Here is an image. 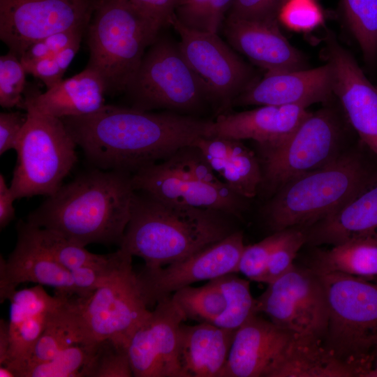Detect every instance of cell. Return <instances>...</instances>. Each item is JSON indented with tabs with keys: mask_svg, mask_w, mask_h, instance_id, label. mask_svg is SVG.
<instances>
[{
	"mask_svg": "<svg viewBox=\"0 0 377 377\" xmlns=\"http://www.w3.org/2000/svg\"><path fill=\"white\" fill-rule=\"evenodd\" d=\"M61 120L96 168L132 175L208 136L213 121L171 111L152 112L113 105Z\"/></svg>",
	"mask_w": 377,
	"mask_h": 377,
	"instance_id": "1",
	"label": "cell"
},
{
	"mask_svg": "<svg viewBox=\"0 0 377 377\" xmlns=\"http://www.w3.org/2000/svg\"><path fill=\"white\" fill-rule=\"evenodd\" d=\"M135 191L132 174L95 168L62 185L28 215L27 221L83 246L120 245Z\"/></svg>",
	"mask_w": 377,
	"mask_h": 377,
	"instance_id": "2",
	"label": "cell"
},
{
	"mask_svg": "<svg viewBox=\"0 0 377 377\" xmlns=\"http://www.w3.org/2000/svg\"><path fill=\"white\" fill-rule=\"evenodd\" d=\"M226 212L181 206L135 191L119 248L158 268L179 261L235 232Z\"/></svg>",
	"mask_w": 377,
	"mask_h": 377,
	"instance_id": "3",
	"label": "cell"
},
{
	"mask_svg": "<svg viewBox=\"0 0 377 377\" xmlns=\"http://www.w3.org/2000/svg\"><path fill=\"white\" fill-rule=\"evenodd\" d=\"M377 183V157L360 141L330 163L281 186L265 206L274 232L307 228L335 212Z\"/></svg>",
	"mask_w": 377,
	"mask_h": 377,
	"instance_id": "4",
	"label": "cell"
},
{
	"mask_svg": "<svg viewBox=\"0 0 377 377\" xmlns=\"http://www.w3.org/2000/svg\"><path fill=\"white\" fill-rule=\"evenodd\" d=\"M86 29L87 67L101 76L111 94L125 91L161 30L128 0H95Z\"/></svg>",
	"mask_w": 377,
	"mask_h": 377,
	"instance_id": "5",
	"label": "cell"
},
{
	"mask_svg": "<svg viewBox=\"0 0 377 377\" xmlns=\"http://www.w3.org/2000/svg\"><path fill=\"white\" fill-rule=\"evenodd\" d=\"M319 274L329 311L324 346L355 377H365L377 348V283L341 273Z\"/></svg>",
	"mask_w": 377,
	"mask_h": 377,
	"instance_id": "6",
	"label": "cell"
},
{
	"mask_svg": "<svg viewBox=\"0 0 377 377\" xmlns=\"http://www.w3.org/2000/svg\"><path fill=\"white\" fill-rule=\"evenodd\" d=\"M124 93L131 107L144 111L165 109L195 116L211 105L179 43L160 34L147 50Z\"/></svg>",
	"mask_w": 377,
	"mask_h": 377,
	"instance_id": "7",
	"label": "cell"
},
{
	"mask_svg": "<svg viewBox=\"0 0 377 377\" xmlns=\"http://www.w3.org/2000/svg\"><path fill=\"white\" fill-rule=\"evenodd\" d=\"M344 135L338 112L325 106L310 112L282 142L257 145L262 172L259 191L272 196L289 180L330 163L345 151Z\"/></svg>",
	"mask_w": 377,
	"mask_h": 377,
	"instance_id": "8",
	"label": "cell"
},
{
	"mask_svg": "<svg viewBox=\"0 0 377 377\" xmlns=\"http://www.w3.org/2000/svg\"><path fill=\"white\" fill-rule=\"evenodd\" d=\"M10 188L15 199L53 195L77 162L76 143L59 118L27 109Z\"/></svg>",
	"mask_w": 377,
	"mask_h": 377,
	"instance_id": "9",
	"label": "cell"
},
{
	"mask_svg": "<svg viewBox=\"0 0 377 377\" xmlns=\"http://www.w3.org/2000/svg\"><path fill=\"white\" fill-rule=\"evenodd\" d=\"M256 300L258 313L295 338L324 341L328 325L327 295L319 274L296 266L267 284Z\"/></svg>",
	"mask_w": 377,
	"mask_h": 377,
	"instance_id": "10",
	"label": "cell"
},
{
	"mask_svg": "<svg viewBox=\"0 0 377 377\" xmlns=\"http://www.w3.org/2000/svg\"><path fill=\"white\" fill-rule=\"evenodd\" d=\"M170 25L178 33L180 50L204 84L211 105L219 114L228 112L234 100L258 80L254 69L217 34L188 28L175 15Z\"/></svg>",
	"mask_w": 377,
	"mask_h": 377,
	"instance_id": "11",
	"label": "cell"
},
{
	"mask_svg": "<svg viewBox=\"0 0 377 377\" xmlns=\"http://www.w3.org/2000/svg\"><path fill=\"white\" fill-rule=\"evenodd\" d=\"M78 299L87 329L94 341L110 338L128 346L132 334L151 313L142 296L132 260L90 296Z\"/></svg>",
	"mask_w": 377,
	"mask_h": 377,
	"instance_id": "12",
	"label": "cell"
},
{
	"mask_svg": "<svg viewBox=\"0 0 377 377\" xmlns=\"http://www.w3.org/2000/svg\"><path fill=\"white\" fill-rule=\"evenodd\" d=\"M95 0H0V38L18 57L32 43L87 28Z\"/></svg>",
	"mask_w": 377,
	"mask_h": 377,
	"instance_id": "13",
	"label": "cell"
},
{
	"mask_svg": "<svg viewBox=\"0 0 377 377\" xmlns=\"http://www.w3.org/2000/svg\"><path fill=\"white\" fill-rule=\"evenodd\" d=\"M242 231L235 230L179 261L158 268H144L137 273L142 296L148 306L191 284L237 273L244 248Z\"/></svg>",
	"mask_w": 377,
	"mask_h": 377,
	"instance_id": "14",
	"label": "cell"
},
{
	"mask_svg": "<svg viewBox=\"0 0 377 377\" xmlns=\"http://www.w3.org/2000/svg\"><path fill=\"white\" fill-rule=\"evenodd\" d=\"M186 320L171 295L156 304L128 343L133 376L185 377L179 361V330Z\"/></svg>",
	"mask_w": 377,
	"mask_h": 377,
	"instance_id": "15",
	"label": "cell"
},
{
	"mask_svg": "<svg viewBox=\"0 0 377 377\" xmlns=\"http://www.w3.org/2000/svg\"><path fill=\"white\" fill-rule=\"evenodd\" d=\"M325 42V57L334 73V95L360 141L377 157V88L334 33H327Z\"/></svg>",
	"mask_w": 377,
	"mask_h": 377,
	"instance_id": "16",
	"label": "cell"
},
{
	"mask_svg": "<svg viewBox=\"0 0 377 377\" xmlns=\"http://www.w3.org/2000/svg\"><path fill=\"white\" fill-rule=\"evenodd\" d=\"M16 245L7 260L0 257V302L8 300L17 286L32 282L54 288V293L75 295L71 272L58 263L37 239L31 224L20 221Z\"/></svg>",
	"mask_w": 377,
	"mask_h": 377,
	"instance_id": "17",
	"label": "cell"
},
{
	"mask_svg": "<svg viewBox=\"0 0 377 377\" xmlns=\"http://www.w3.org/2000/svg\"><path fill=\"white\" fill-rule=\"evenodd\" d=\"M135 191L181 206L212 209L241 216L246 198L228 186H216L175 174L161 163L143 168L132 175Z\"/></svg>",
	"mask_w": 377,
	"mask_h": 377,
	"instance_id": "18",
	"label": "cell"
},
{
	"mask_svg": "<svg viewBox=\"0 0 377 377\" xmlns=\"http://www.w3.org/2000/svg\"><path fill=\"white\" fill-rule=\"evenodd\" d=\"M334 73L329 62L313 69L267 72L233 101L235 105H297L328 103L334 95Z\"/></svg>",
	"mask_w": 377,
	"mask_h": 377,
	"instance_id": "19",
	"label": "cell"
},
{
	"mask_svg": "<svg viewBox=\"0 0 377 377\" xmlns=\"http://www.w3.org/2000/svg\"><path fill=\"white\" fill-rule=\"evenodd\" d=\"M293 338L256 314L235 332L221 377H269Z\"/></svg>",
	"mask_w": 377,
	"mask_h": 377,
	"instance_id": "20",
	"label": "cell"
},
{
	"mask_svg": "<svg viewBox=\"0 0 377 377\" xmlns=\"http://www.w3.org/2000/svg\"><path fill=\"white\" fill-rule=\"evenodd\" d=\"M223 25L229 43L267 72L305 69V57L281 34L279 21L226 17Z\"/></svg>",
	"mask_w": 377,
	"mask_h": 377,
	"instance_id": "21",
	"label": "cell"
},
{
	"mask_svg": "<svg viewBox=\"0 0 377 377\" xmlns=\"http://www.w3.org/2000/svg\"><path fill=\"white\" fill-rule=\"evenodd\" d=\"M306 108L297 105H261L247 111L226 112L212 121L208 136L251 139L260 145H276L293 133L309 114Z\"/></svg>",
	"mask_w": 377,
	"mask_h": 377,
	"instance_id": "22",
	"label": "cell"
},
{
	"mask_svg": "<svg viewBox=\"0 0 377 377\" xmlns=\"http://www.w3.org/2000/svg\"><path fill=\"white\" fill-rule=\"evenodd\" d=\"M66 296H52L42 285L15 290L9 298L10 349L8 361L17 377V370L31 357L51 313Z\"/></svg>",
	"mask_w": 377,
	"mask_h": 377,
	"instance_id": "23",
	"label": "cell"
},
{
	"mask_svg": "<svg viewBox=\"0 0 377 377\" xmlns=\"http://www.w3.org/2000/svg\"><path fill=\"white\" fill-rule=\"evenodd\" d=\"M106 87L101 76L86 67L71 77L62 80L43 93H31L21 108L64 119L94 113L105 104Z\"/></svg>",
	"mask_w": 377,
	"mask_h": 377,
	"instance_id": "24",
	"label": "cell"
},
{
	"mask_svg": "<svg viewBox=\"0 0 377 377\" xmlns=\"http://www.w3.org/2000/svg\"><path fill=\"white\" fill-rule=\"evenodd\" d=\"M193 143L232 191L246 199L258 194L262 183L260 161L256 154L240 140L203 136Z\"/></svg>",
	"mask_w": 377,
	"mask_h": 377,
	"instance_id": "25",
	"label": "cell"
},
{
	"mask_svg": "<svg viewBox=\"0 0 377 377\" xmlns=\"http://www.w3.org/2000/svg\"><path fill=\"white\" fill-rule=\"evenodd\" d=\"M236 330L210 323L181 324L179 355L185 377H221Z\"/></svg>",
	"mask_w": 377,
	"mask_h": 377,
	"instance_id": "26",
	"label": "cell"
},
{
	"mask_svg": "<svg viewBox=\"0 0 377 377\" xmlns=\"http://www.w3.org/2000/svg\"><path fill=\"white\" fill-rule=\"evenodd\" d=\"M304 230L306 244L313 246H334L355 237H377V183Z\"/></svg>",
	"mask_w": 377,
	"mask_h": 377,
	"instance_id": "27",
	"label": "cell"
},
{
	"mask_svg": "<svg viewBox=\"0 0 377 377\" xmlns=\"http://www.w3.org/2000/svg\"><path fill=\"white\" fill-rule=\"evenodd\" d=\"M84 323L77 296L64 297L50 315L29 360L20 367L44 362L60 351L94 342Z\"/></svg>",
	"mask_w": 377,
	"mask_h": 377,
	"instance_id": "28",
	"label": "cell"
},
{
	"mask_svg": "<svg viewBox=\"0 0 377 377\" xmlns=\"http://www.w3.org/2000/svg\"><path fill=\"white\" fill-rule=\"evenodd\" d=\"M323 341L293 337L269 377H354Z\"/></svg>",
	"mask_w": 377,
	"mask_h": 377,
	"instance_id": "29",
	"label": "cell"
},
{
	"mask_svg": "<svg viewBox=\"0 0 377 377\" xmlns=\"http://www.w3.org/2000/svg\"><path fill=\"white\" fill-rule=\"evenodd\" d=\"M318 274L341 273L364 279L377 278V237H355L317 251L309 267Z\"/></svg>",
	"mask_w": 377,
	"mask_h": 377,
	"instance_id": "30",
	"label": "cell"
},
{
	"mask_svg": "<svg viewBox=\"0 0 377 377\" xmlns=\"http://www.w3.org/2000/svg\"><path fill=\"white\" fill-rule=\"evenodd\" d=\"M186 319L212 323L226 307V299L219 278L200 287L185 286L172 295Z\"/></svg>",
	"mask_w": 377,
	"mask_h": 377,
	"instance_id": "31",
	"label": "cell"
},
{
	"mask_svg": "<svg viewBox=\"0 0 377 377\" xmlns=\"http://www.w3.org/2000/svg\"><path fill=\"white\" fill-rule=\"evenodd\" d=\"M341 8L364 61L374 67L377 63V0H341Z\"/></svg>",
	"mask_w": 377,
	"mask_h": 377,
	"instance_id": "32",
	"label": "cell"
},
{
	"mask_svg": "<svg viewBox=\"0 0 377 377\" xmlns=\"http://www.w3.org/2000/svg\"><path fill=\"white\" fill-rule=\"evenodd\" d=\"M133 376L127 345L113 339L94 341L80 377Z\"/></svg>",
	"mask_w": 377,
	"mask_h": 377,
	"instance_id": "33",
	"label": "cell"
},
{
	"mask_svg": "<svg viewBox=\"0 0 377 377\" xmlns=\"http://www.w3.org/2000/svg\"><path fill=\"white\" fill-rule=\"evenodd\" d=\"M226 299V307L212 324L237 330L252 316L258 314L256 300L251 295L249 281L233 274L219 277Z\"/></svg>",
	"mask_w": 377,
	"mask_h": 377,
	"instance_id": "34",
	"label": "cell"
},
{
	"mask_svg": "<svg viewBox=\"0 0 377 377\" xmlns=\"http://www.w3.org/2000/svg\"><path fill=\"white\" fill-rule=\"evenodd\" d=\"M32 226L40 243L70 272L86 265L106 263L112 257L113 253L105 255L92 253L85 249V246L71 242L52 230Z\"/></svg>",
	"mask_w": 377,
	"mask_h": 377,
	"instance_id": "35",
	"label": "cell"
},
{
	"mask_svg": "<svg viewBox=\"0 0 377 377\" xmlns=\"http://www.w3.org/2000/svg\"><path fill=\"white\" fill-rule=\"evenodd\" d=\"M235 0H184L176 9L177 20L185 27L217 34Z\"/></svg>",
	"mask_w": 377,
	"mask_h": 377,
	"instance_id": "36",
	"label": "cell"
},
{
	"mask_svg": "<svg viewBox=\"0 0 377 377\" xmlns=\"http://www.w3.org/2000/svg\"><path fill=\"white\" fill-rule=\"evenodd\" d=\"M94 342L66 348L48 360L27 364L17 371V377H80Z\"/></svg>",
	"mask_w": 377,
	"mask_h": 377,
	"instance_id": "37",
	"label": "cell"
},
{
	"mask_svg": "<svg viewBox=\"0 0 377 377\" xmlns=\"http://www.w3.org/2000/svg\"><path fill=\"white\" fill-rule=\"evenodd\" d=\"M161 163L169 171L183 177L216 186H228L194 143L180 147Z\"/></svg>",
	"mask_w": 377,
	"mask_h": 377,
	"instance_id": "38",
	"label": "cell"
},
{
	"mask_svg": "<svg viewBox=\"0 0 377 377\" xmlns=\"http://www.w3.org/2000/svg\"><path fill=\"white\" fill-rule=\"evenodd\" d=\"M306 234L302 228H290L281 230L280 237L269 258L261 282L269 284L278 279L295 265L294 260L306 244Z\"/></svg>",
	"mask_w": 377,
	"mask_h": 377,
	"instance_id": "39",
	"label": "cell"
},
{
	"mask_svg": "<svg viewBox=\"0 0 377 377\" xmlns=\"http://www.w3.org/2000/svg\"><path fill=\"white\" fill-rule=\"evenodd\" d=\"M27 72L20 58L9 51L0 57V105L21 108Z\"/></svg>",
	"mask_w": 377,
	"mask_h": 377,
	"instance_id": "40",
	"label": "cell"
},
{
	"mask_svg": "<svg viewBox=\"0 0 377 377\" xmlns=\"http://www.w3.org/2000/svg\"><path fill=\"white\" fill-rule=\"evenodd\" d=\"M278 19L289 29L307 32L323 24L324 13L313 0H286L280 9Z\"/></svg>",
	"mask_w": 377,
	"mask_h": 377,
	"instance_id": "41",
	"label": "cell"
},
{
	"mask_svg": "<svg viewBox=\"0 0 377 377\" xmlns=\"http://www.w3.org/2000/svg\"><path fill=\"white\" fill-rule=\"evenodd\" d=\"M82 38L75 40L57 54L23 64L27 74L40 80L50 89L62 80L68 67L75 57Z\"/></svg>",
	"mask_w": 377,
	"mask_h": 377,
	"instance_id": "42",
	"label": "cell"
},
{
	"mask_svg": "<svg viewBox=\"0 0 377 377\" xmlns=\"http://www.w3.org/2000/svg\"><path fill=\"white\" fill-rule=\"evenodd\" d=\"M280 235L281 231L274 232L258 243L244 246L239 263L238 272L251 281L261 282L269 256Z\"/></svg>",
	"mask_w": 377,
	"mask_h": 377,
	"instance_id": "43",
	"label": "cell"
},
{
	"mask_svg": "<svg viewBox=\"0 0 377 377\" xmlns=\"http://www.w3.org/2000/svg\"><path fill=\"white\" fill-rule=\"evenodd\" d=\"M84 29H69L42 38L30 44L19 58L22 64H27L57 54L75 40L82 38Z\"/></svg>",
	"mask_w": 377,
	"mask_h": 377,
	"instance_id": "44",
	"label": "cell"
},
{
	"mask_svg": "<svg viewBox=\"0 0 377 377\" xmlns=\"http://www.w3.org/2000/svg\"><path fill=\"white\" fill-rule=\"evenodd\" d=\"M286 0H235L227 18L279 21L280 9Z\"/></svg>",
	"mask_w": 377,
	"mask_h": 377,
	"instance_id": "45",
	"label": "cell"
},
{
	"mask_svg": "<svg viewBox=\"0 0 377 377\" xmlns=\"http://www.w3.org/2000/svg\"><path fill=\"white\" fill-rule=\"evenodd\" d=\"M161 29L170 25L177 8L184 0H128Z\"/></svg>",
	"mask_w": 377,
	"mask_h": 377,
	"instance_id": "46",
	"label": "cell"
},
{
	"mask_svg": "<svg viewBox=\"0 0 377 377\" xmlns=\"http://www.w3.org/2000/svg\"><path fill=\"white\" fill-rule=\"evenodd\" d=\"M27 112L0 113V154L15 149L20 133L27 122Z\"/></svg>",
	"mask_w": 377,
	"mask_h": 377,
	"instance_id": "47",
	"label": "cell"
},
{
	"mask_svg": "<svg viewBox=\"0 0 377 377\" xmlns=\"http://www.w3.org/2000/svg\"><path fill=\"white\" fill-rule=\"evenodd\" d=\"M15 198L4 177L0 175V228H4L15 217L13 202Z\"/></svg>",
	"mask_w": 377,
	"mask_h": 377,
	"instance_id": "48",
	"label": "cell"
},
{
	"mask_svg": "<svg viewBox=\"0 0 377 377\" xmlns=\"http://www.w3.org/2000/svg\"><path fill=\"white\" fill-rule=\"evenodd\" d=\"M10 338L8 322L0 320V365L6 364L9 360Z\"/></svg>",
	"mask_w": 377,
	"mask_h": 377,
	"instance_id": "49",
	"label": "cell"
},
{
	"mask_svg": "<svg viewBox=\"0 0 377 377\" xmlns=\"http://www.w3.org/2000/svg\"><path fill=\"white\" fill-rule=\"evenodd\" d=\"M0 377H16L14 371L7 365H0Z\"/></svg>",
	"mask_w": 377,
	"mask_h": 377,
	"instance_id": "50",
	"label": "cell"
},
{
	"mask_svg": "<svg viewBox=\"0 0 377 377\" xmlns=\"http://www.w3.org/2000/svg\"><path fill=\"white\" fill-rule=\"evenodd\" d=\"M365 377H377V348L375 353L374 360L371 369Z\"/></svg>",
	"mask_w": 377,
	"mask_h": 377,
	"instance_id": "51",
	"label": "cell"
},
{
	"mask_svg": "<svg viewBox=\"0 0 377 377\" xmlns=\"http://www.w3.org/2000/svg\"><path fill=\"white\" fill-rule=\"evenodd\" d=\"M376 88H377V87H376Z\"/></svg>",
	"mask_w": 377,
	"mask_h": 377,
	"instance_id": "52",
	"label": "cell"
}]
</instances>
